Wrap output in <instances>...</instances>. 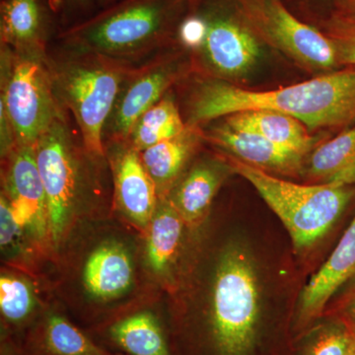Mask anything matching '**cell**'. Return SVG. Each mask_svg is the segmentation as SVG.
I'll use <instances>...</instances> for the list:
<instances>
[{
  "label": "cell",
  "mask_w": 355,
  "mask_h": 355,
  "mask_svg": "<svg viewBox=\"0 0 355 355\" xmlns=\"http://www.w3.org/2000/svg\"><path fill=\"white\" fill-rule=\"evenodd\" d=\"M323 32L333 42L340 65L355 67V15L336 9L324 21Z\"/></svg>",
  "instance_id": "cell-27"
},
{
  "label": "cell",
  "mask_w": 355,
  "mask_h": 355,
  "mask_svg": "<svg viewBox=\"0 0 355 355\" xmlns=\"http://www.w3.org/2000/svg\"><path fill=\"white\" fill-rule=\"evenodd\" d=\"M84 288L97 300L123 295L133 282L132 258L120 243L108 241L96 248L84 263Z\"/></svg>",
  "instance_id": "cell-17"
},
{
  "label": "cell",
  "mask_w": 355,
  "mask_h": 355,
  "mask_svg": "<svg viewBox=\"0 0 355 355\" xmlns=\"http://www.w3.org/2000/svg\"><path fill=\"white\" fill-rule=\"evenodd\" d=\"M64 51L62 58H46L55 94L76 119L84 148L104 157L107 123L132 67L97 53Z\"/></svg>",
  "instance_id": "cell-3"
},
{
  "label": "cell",
  "mask_w": 355,
  "mask_h": 355,
  "mask_svg": "<svg viewBox=\"0 0 355 355\" xmlns=\"http://www.w3.org/2000/svg\"><path fill=\"white\" fill-rule=\"evenodd\" d=\"M242 22L265 44L304 69L331 70L340 67L330 38L298 19L282 0H227Z\"/></svg>",
  "instance_id": "cell-7"
},
{
  "label": "cell",
  "mask_w": 355,
  "mask_h": 355,
  "mask_svg": "<svg viewBox=\"0 0 355 355\" xmlns=\"http://www.w3.org/2000/svg\"><path fill=\"white\" fill-rule=\"evenodd\" d=\"M46 58L20 55L1 44L0 108L12 125L16 146H34L55 121L64 116Z\"/></svg>",
  "instance_id": "cell-6"
},
{
  "label": "cell",
  "mask_w": 355,
  "mask_h": 355,
  "mask_svg": "<svg viewBox=\"0 0 355 355\" xmlns=\"http://www.w3.org/2000/svg\"><path fill=\"white\" fill-rule=\"evenodd\" d=\"M34 148L46 196L49 236L58 245L80 198L81 153L65 116L51 125Z\"/></svg>",
  "instance_id": "cell-8"
},
{
  "label": "cell",
  "mask_w": 355,
  "mask_h": 355,
  "mask_svg": "<svg viewBox=\"0 0 355 355\" xmlns=\"http://www.w3.org/2000/svg\"><path fill=\"white\" fill-rule=\"evenodd\" d=\"M203 137L230 156L268 174L297 176L303 172L306 155L277 146L257 133L238 130L222 123Z\"/></svg>",
  "instance_id": "cell-13"
},
{
  "label": "cell",
  "mask_w": 355,
  "mask_h": 355,
  "mask_svg": "<svg viewBox=\"0 0 355 355\" xmlns=\"http://www.w3.org/2000/svg\"><path fill=\"white\" fill-rule=\"evenodd\" d=\"M231 172L227 161L203 160L178 182L167 200L184 224L196 226L203 220L217 191Z\"/></svg>",
  "instance_id": "cell-16"
},
{
  "label": "cell",
  "mask_w": 355,
  "mask_h": 355,
  "mask_svg": "<svg viewBox=\"0 0 355 355\" xmlns=\"http://www.w3.org/2000/svg\"><path fill=\"white\" fill-rule=\"evenodd\" d=\"M184 222L167 198L159 200L149 223L146 240V263L154 275L168 273L181 244Z\"/></svg>",
  "instance_id": "cell-21"
},
{
  "label": "cell",
  "mask_w": 355,
  "mask_h": 355,
  "mask_svg": "<svg viewBox=\"0 0 355 355\" xmlns=\"http://www.w3.org/2000/svg\"><path fill=\"white\" fill-rule=\"evenodd\" d=\"M2 355H16V354H14V352H12V350H11V349H8V347H6V349H3V350H2Z\"/></svg>",
  "instance_id": "cell-33"
},
{
  "label": "cell",
  "mask_w": 355,
  "mask_h": 355,
  "mask_svg": "<svg viewBox=\"0 0 355 355\" xmlns=\"http://www.w3.org/2000/svg\"><path fill=\"white\" fill-rule=\"evenodd\" d=\"M35 308L32 287L21 277L2 275L0 277V310L6 322L15 326L25 323Z\"/></svg>",
  "instance_id": "cell-25"
},
{
  "label": "cell",
  "mask_w": 355,
  "mask_h": 355,
  "mask_svg": "<svg viewBox=\"0 0 355 355\" xmlns=\"http://www.w3.org/2000/svg\"><path fill=\"white\" fill-rule=\"evenodd\" d=\"M60 2L77 10H85L93 3V0H60Z\"/></svg>",
  "instance_id": "cell-30"
},
{
  "label": "cell",
  "mask_w": 355,
  "mask_h": 355,
  "mask_svg": "<svg viewBox=\"0 0 355 355\" xmlns=\"http://www.w3.org/2000/svg\"><path fill=\"white\" fill-rule=\"evenodd\" d=\"M336 3H338V0H336Z\"/></svg>",
  "instance_id": "cell-35"
},
{
  "label": "cell",
  "mask_w": 355,
  "mask_h": 355,
  "mask_svg": "<svg viewBox=\"0 0 355 355\" xmlns=\"http://www.w3.org/2000/svg\"><path fill=\"white\" fill-rule=\"evenodd\" d=\"M261 326L258 273L239 245L224 250L212 284L209 321L214 355H254Z\"/></svg>",
  "instance_id": "cell-5"
},
{
  "label": "cell",
  "mask_w": 355,
  "mask_h": 355,
  "mask_svg": "<svg viewBox=\"0 0 355 355\" xmlns=\"http://www.w3.org/2000/svg\"><path fill=\"white\" fill-rule=\"evenodd\" d=\"M251 110H272L297 119L310 132L355 123V67L270 91L238 87L223 79L198 83L189 102L187 125L203 123Z\"/></svg>",
  "instance_id": "cell-1"
},
{
  "label": "cell",
  "mask_w": 355,
  "mask_h": 355,
  "mask_svg": "<svg viewBox=\"0 0 355 355\" xmlns=\"http://www.w3.org/2000/svg\"><path fill=\"white\" fill-rule=\"evenodd\" d=\"M116 1H118V0H93V3L97 4V6L101 7L102 9L105 8V7L111 6V4H113Z\"/></svg>",
  "instance_id": "cell-32"
},
{
  "label": "cell",
  "mask_w": 355,
  "mask_h": 355,
  "mask_svg": "<svg viewBox=\"0 0 355 355\" xmlns=\"http://www.w3.org/2000/svg\"><path fill=\"white\" fill-rule=\"evenodd\" d=\"M190 3L207 23L205 41L197 51L210 73L226 81L249 73L260 58L263 44L227 0H190Z\"/></svg>",
  "instance_id": "cell-9"
},
{
  "label": "cell",
  "mask_w": 355,
  "mask_h": 355,
  "mask_svg": "<svg viewBox=\"0 0 355 355\" xmlns=\"http://www.w3.org/2000/svg\"><path fill=\"white\" fill-rule=\"evenodd\" d=\"M4 195L21 229L30 228L40 238L49 235L46 196L34 146H16L9 155Z\"/></svg>",
  "instance_id": "cell-11"
},
{
  "label": "cell",
  "mask_w": 355,
  "mask_h": 355,
  "mask_svg": "<svg viewBox=\"0 0 355 355\" xmlns=\"http://www.w3.org/2000/svg\"><path fill=\"white\" fill-rule=\"evenodd\" d=\"M112 342L130 355H172L162 327L150 312H139L110 327Z\"/></svg>",
  "instance_id": "cell-22"
},
{
  "label": "cell",
  "mask_w": 355,
  "mask_h": 355,
  "mask_svg": "<svg viewBox=\"0 0 355 355\" xmlns=\"http://www.w3.org/2000/svg\"><path fill=\"white\" fill-rule=\"evenodd\" d=\"M336 9L355 15V0H338Z\"/></svg>",
  "instance_id": "cell-31"
},
{
  "label": "cell",
  "mask_w": 355,
  "mask_h": 355,
  "mask_svg": "<svg viewBox=\"0 0 355 355\" xmlns=\"http://www.w3.org/2000/svg\"><path fill=\"white\" fill-rule=\"evenodd\" d=\"M22 229L14 219L12 210L3 193L0 198V243L2 249L15 247Z\"/></svg>",
  "instance_id": "cell-28"
},
{
  "label": "cell",
  "mask_w": 355,
  "mask_h": 355,
  "mask_svg": "<svg viewBox=\"0 0 355 355\" xmlns=\"http://www.w3.org/2000/svg\"><path fill=\"white\" fill-rule=\"evenodd\" d=\"M189 0H118L64 30V49L128 62L155 53L176 36Z\"/></svg>",
  "instance_id": "cell-2"
},
{
  "label": "cell",
  "mask_w": 355,
  "mask_h": 355,
  "mask_svg": "<svg viewBox=\"0 0 355 355\" xmlns=\"http://www.w3.org/2000/svg\"><path fill=\"white\" fill-rule=\"evenodd\" d=\"M355 340V324L336 316L323 327L309 345L306 355H347Z\"/></svg>",
  "instance_id": "cell-26"
},
{
  "label": "cell",
  "mask_w": 355,
  "mask_h": 355,
  "mask_svg": "<svg viewBox=\"0 0 355 355\" xmlns=\"http://www.w3.org/2000/svg\"><path fill=\"white\" fill-rule=\"evenodd\" d=\"M203 137L200 127L188 125L183 133L174 139L139 153L142 164L155 184L159 198H165L176 186Z\"/></svg>",
  "instance_id": "cell-18"
},
{
  "label": "cell",
  "mask_w": 355,
  "mask_h": 355,
  "mask_svg": "<svg viewBox=\"0 0 355 355\" xmlns=\"http://www.w3.org/2000/svg\"><path fill=\"white\" fill-rule=\"evenodd\" d=\"M354 277L355 214L328 260L303 289L298 303V328L303 330L316 321L336 291Z\"/></svg>",
  "instance_id": "cell-12"
},
{
  "label": "cell",
  "mask_w": 355,
  "mask_h": 355,
  "mask_svg": "<svg viewBox=\"0 0 355 355\" xmlns=\"http://www.w3.org/2000/svg\"><path fill=\"white\" fill-rule=\"evenodd\" d=\"M182 73V64L172 58H151L130 70L123 80L107 128L116 141L125 144L142 114L160 101Z\"/></svg>",
  "instance_id": "cell-10"
},
{
  "label": "cell",
  "mask_w": 355,
  "mask_h": 355,
  "mask_svg": "<svg viewBox=\"0 0 355 355\" xmlns=\"http://www.w3.org/2000/svg\"><path fill=\"white\" fill-rule=\"evenodd\" d=\"M303 172L315 184H355V123L317 147Z\"/></svg>",
  "instance_id": "cell-20"
},
{
  "label": "cell",
  "mask_w": 355,
  "mask_h": 355,
  "mask_svg": "<svg viewBox=\"0 0 355 355\" xmlns=\"http://www.w3.org/2000/svg\"><path fill=\"white\" fill-rule=\"evenodd\" d=\"M347 355H355V340L354 345H352V349H350L349 354Z\"/></svg>",
  "instance_id": "cell-34"
},
{
  "label": "cell",
  "mask_w": 355,
  "mask_h": 355,
  "mask_svg": "<svg viewBox=\"0 0 355 355\" xmlns=\"http://www.w3.org/2000/svg\"><path fill=\"white\" fill-rule=\"evenodd\" d=\"M224 123L238 130H246L265 137L277 146L307 154L316 139L297 119L272 110H251L225 116Z\"/></svg>",
  "instance_id": "cell-19"
},
{
  "label": "cell",
  "mask_w": 355,
  "mask_h": 355,
  "mask_svg": "<svg viewBox=\"0 0 355 355\" xmlns=\"http://www.w3.org/2000/svg\"><path fill=\"white\" fill-rule=\"evenodd\" d=\"M188 125L180 113L174 98L166 94L146 113L140 116L127 144L133 149L141 153L149 147L174 139L183 133Z\"/></svg>",
  "instance_id": "cell-23"
},
{
  "label": "cell",
  "mask_w": 355,
  "mask_h": 355,
  "mask_svg": "<svg viewBox=\"0 0 355 355\" xmlns=\"http://www.w3.org/2000/svg\"><path fill=\"white\" fill-rule=\"evenodd\" d=\"M40 355H114L96 345L67 318L51 314L36 338Z\"/></svg>",
  "instance_id": "cell-24"
},
{
  "label": "cell",
  "mask_w": 355,
  "mask_h": 355,
  "mask_svg": "<svg viewBox=\"0 0 355 355\" xmlns=\"http://www.w3.org/2000/svg\"><path fill=\"white\" fill-rule=\"evenodd\" d=\"M336 316L345 318L355 324V282L340 298L336 308Z\"/></svg>",
  "instance_id": "cell-29"
},
{
  "label": "cell",
  "mask_w": 355,
  "mask_h": 355,
  "mask_svg": "<svg viewBox=\"0 0 355 355\" xmlns=\"http://www.w3.org/2000/svg\"><path fill=\"white\" fill-rule=\"evenodd\" d=\"M228 157L232 172L249 182L279 217L296 252L309 249L328 234L355 198V184L292 183Z\"/></svg>",
  "instance_id": "cell-4"
},
{
  "label": "cell",
  "mask_w": 355,
  "mask_h": 355,
  "mask_svg": "<svg viewBox=\"0 0 355 355\" xmlns=\"http://www.w3.org/2000/svg\"><path fill=\"white\" fill-rule=\"evenodd\" d=\"M116 159L114 191L121 211L133 223L148 227L159 202L155 184L142 164L139 151L128 146Z\"/></svg>",
  "instance_id": "cell-15"
},
{
  "label": "cell",
  "mask_w": 355,
  "mask_h": 355,
  "mask_svg": "<svg viewBox=\"0 0 355 355\" xmlns=\"http://www.w3.org/2000/svg\"><path fill=\"white\" fill-rule=\"evenodd\" d=\"M51 23L46 0H1V44L14 53L46 57L44 51Z\"/></svg>",
  "instance_id": "cell-14"
}]
</instances>
